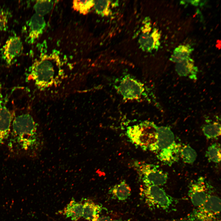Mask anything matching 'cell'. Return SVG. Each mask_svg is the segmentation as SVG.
I'll use <instances>...</instances> for the list:
<instances>
[{
	"label": "cell",
	"mask_w": 221,
	"mask_h": 221,
	"mask_svg": "<svg viewBox=\"0 0 221 221\" xmlns=\"http://www.w3.org/2000/svg\"><path fill=\"white\" fill-rule=\"evenodd\" d=\"M59 53L54 51L36 59L28 70L27 79L40 90L55 86L62 76V64Z\"/></svg>",
	"instance_id": "6da1fadb"
},
{
	"label": "cell",
	"mask_w": 221,
	"mask_h": 221,
	"mask_svg": "<svg viewBox=\"0 0 221 221\" xmlns=\"http://www.w3.org/2000/svg\"><path fill=\"white\" fill-rule=\"evenodd\" d=\"M180 146L169 127L157 126L156 141L153 152L161 162L171 166L177 162L179 158Z\"/></svg>",
	"instance_id": "7a4b0ae2"
},
{
	"label": "cell",
	"mask_w": 221,
	"mask_h": 221,
	"mask_svg": "<svg viewBox=\"0 0 221 221\" xmlns=\"http://www.w3.org/2000/svg\"><path fill=\"white\" fill-rule=\"evenodd\" d=\"M157 126L148 120L128 126L126 134L130 141L144 151L153 152L156 141Z\"/></svg>",
	"instance_id": "3957f363"
},
{
	"label": "cell",
	"mask_w": 221,
	"mask_h": 221,
	"mask_svg": "<svg viewBox=\"0 0 221 221\" xmlns=\"http://www.w3.org/2000/svg\"><path fill=\"white\" fill-rule=\"evenodd\" d=\"M220 211L221 200L212 195L186 215L173 221H215L219 219Z\"/></svg>",
	"instance_id": "277c9868"
},
{
	"label": "cell",
	"mask_w": 221,
	"mask_h": 221,
	"mask_svg": "<svg viewBox=\"0 0 221 221\" xmlns=\"http://www.w3.org/2000/svg\"><path fill=\"white\" fill-rule=\"evenodd\" d=\"M145 200L149 207L167 212L174 211L177 199L168 194L159 186L145 185L143 191Z\"/></svg>",
	"instance_id": "5b68a950"
},
{
	"label": "cell",
	"mask_w": 221,
	"mask_h": 221,
	"mask_svg": "<svg viewBox=\"0 0 221 221\" xmlns=\"http://www.w3.org/2000/svg\"><path fill=\"white\" fill-rule=\"evenodd\" d=\"M13 131L18 142L29 145L34 141L37 125L33 117L28 114L15 117L12 121Z\"/></svg>",
	"instance_id": "8992f818"
},
{
	"label": "cell",
	"mask_w": 221,
	"mask_h": 221,
	"mask_svg": "<svg viewBox=\"0 0 221 221\" xmlns=\"http://www.w3.org/2000/svg\"><path fill=\"white\" fill-rule=\"evenodd\" d=\"M214 188L203 176L192 180L188 187V195L192 204L196 207L204 203L212 195Z\"/></svg>",
	"instance_id": "52a82bcc"
},
{
	"label": "cell",
	"mask_w": 221,
	"mask_h": 221,
	"mask_svg": "<svg viewBox=\"0 0 221 221\" xmlns=\"http://www.w3.org/2000/svg\"><path fill=\"white\" fill-rule=\"evenodd\" d=\"M136 169L145 185H163L166 183L168 174L157 165L146 163L135 164Z\"/></svg>",
	"instance_id": "ba28073f"
},
{
	"label": "cell",
	"mask_w": 221,
	"mask_h": 221,
	"mask_svg": "<svg viewBox=\"0 0 221 221\" xmlns=\"http://www.w3.org/2000/svg\"><path fill=\"white\" fill-rule=\"evenodd\" d=\"M116 88L123 99L130 100L140 98L145 91L142 83L128 75L120 79Z\"/></svg>",
	"instance_id": "9c48e42d"
},
{
	"label": "cell",
	"mask_w": 221,
	"mask_h": 221,
	"mask_svg": "<svg viewBox=\"0 0 221 221\" xmlns=\"http://www.w3.org/2000/svg\"><path fill=\"white\" fill-rule=\"evenodd\" d=\"M23 49L22 42L16 35L9 37L2 49L3 59L8 64H10L21 54Z\"/></svg>",
	"instance_id": "30bf717a"
},
{
	"label": "cell",
	"mask_w": 221,
	"mask_h": 221,
	"mask_svg": "<svg viewBox=\"0 0 221 221\" xmlns=\"http://www.w3.org/2000/svg\"><path fill=\"white\" fill-rule=\"evenodd\" d=\"M151 30L141 29L138 42L140 48L144 51L150 52L154 50H157L160 45L161 32L156 28H154L150 33Z\"/></svg>",
	"instance_id": "8fae6325"
},
{
	"label": "cell",
	"mask_w": 221,
	"mask_h": 221,
	"mask_svg": "<svg viewBox=\"0 0 221 221\" xmlns=\"http://www.w3.org/2000/svg\"><path fill=\"white\" fill-rule=\"evenodd\" d=\"M43 16L36 13L30 18L28 22V31L26 41L28 44L35 43L43 34L46 26Z\"/></svg>",
	"instance_id": "7c38bea8"
},
{
	"label": "cell",
	"mask_w": 221,
	"mask_h": 221,
	"mask_svg": "<svg viewBox=\"0 0 221 221\" xmlns=\"http://www.w3.org/2000/svg\"><path fill=\"white\" fill-rule=\"evenodd\" d=\"M13 115L5 105H0V144L8 137L13 120Z\"/></svg>",
	"instance_id": "4fadbf2b"
},
{
	"label": "cell",
	"mask_w": 221,
	"mask_h": 221,
	"mask_svg": "<svg viewBox=\"0 0 221 221\" xmlns=\"http://www.w3.org/2000/svg\"><path fill=\"white\" fill-rule=\"evenodd\" d=\"M175 70L180 76H188L189 78L193 79H196L198 69L197 67L195 65L193 60L190 57L177 63Z\"/></svg>",
	"instance_id": "5bb4252c"
},
{
	"label": "cell",
	"mask_w": 221,
	"mask_h": 221,
	"mask_svg": "<svg viewBox=\"0 0 221 221\" xmlns=\"http://www.w3.org/2000/svg\"><path fill=\"white\" fill-rule=\"evenodd\" d=\"M109 193L113 198L120 201L127 199L130 195L131 189L124 180L114 185L109 190Z\"/></svg>",
	"instance_id": "9a60e30c"
},
{
	"label": "cell",
	"mask_w": 221,
	"mask_h": 221,
	"mask_svg": "<svg viewBox=\"0 0 221 221\" xmlns=\"http://www.w3.org/2000/svg\"><path fill=\"white\" fill-rule=\"evenodd\" d=\"M101 209L100 206L93 201H85L83 204V217L89 221H96Z\"/></svg>",
	"instance_id": "2e32d148"
},
{
	"label": "cell",
	"mask_w": 221,
	"mask_h": 221,
	"mask_svg": "<svg viewBox=\"0 0 221 221\" xmlns=\"http://www.w3.org/2000/svg\"><path fill=\"white\" fill-rule=\"evenodd\" d=\"M64 214L67 218L73 221H77L83 217V204L74 200L71 201L64 210Z\"/></svg>",
	"instance_id": "e0dca14e"
},
{
	"label": "cell",
	"mask_w": 221,
	"mask_h": 221,
	"mask_svg": "<svg viewBox=\"0 0 221 221\" xmlns=\"http://www.w3.org/2000/svg\"><path fill=\"white\" fill-rule=\"evenodd\" d=\"M193 50L189 45H180L174 49L169 60L176 64L180 63L189 57Z\"/></svg>",
	"instance_id": "ac0fdd59"
},
{
	"label": "cell",
	"mask_w": 221,
	"mask_h": 221,
	"mask_svg": "<svg viewBox=\"0 0 221 221\" xmlns=\"http://www.w3.org/2000/svg\"><path fill=\"white\" fill-rule=\"evenodd\" d=\"M202 131L208 139L216 138L221 135V125L216 122L207 123L203 126Z\"/></svg>",
	"instance_id": "d6986e66"
},
{
	"label": "cell",
	"mask_w": 221,
	"mask_h": 221,
	"mask_svg": "<svg viewBox=\"0 0 221 221\" xmlns=\"http://www.w3.org/2000/svg\"><path fill=\"white\" fill-rule=\"evenodd\" d=\"M197 154L196 151L189 145L180 146V157L185 163L191 164L196 160Z\"/></svg>",
	"instance_id": "ffe728a7"
},
{
	"label": "cell",
	"mask_w": 221,
	"mask_h": 221,
	"mask_svg": "<svg viewBox=\"0 0 221 221\" xmlns=\"http://www.w3.org/2000/svg\"><path fill=\"white\" fill-rule=\"evenodd\" d=\"M54 4V2L53 1H37L33 6L35 13L44 17L50 12Z\"/></svg>",
	"instance_id": "44dd1931"
},
{
	"label": "cell",
	"mask_w": 221,
	"mask_h": 221,
	"mask_svg": "<svg viewBox=\"0 0 221 221\" xmlns=\"http://www.w3.org/2000/svg\"><path fill=\"white\" fill-rule=\"evenodd\" d=\"M206 155L209 161L215 163L220 162L221 157L220 144L215 143L210 145L207 149Z\"/></svg>",
	"instance_id": "7402d4cb"
},
{
	"label": "cell",
	"mask_w": 221,
	"mask_h": 221,
	"mask_svg": "<svg viewBox=\"0 0 221 221\" xmlns=\"http://www.w3.org/2000/svg\"><path fill=\"white\" fill-rule=\"evenodd\" d=\"M110 1L94 0V7L96 13L102 17L107 16L110 14Z\"/></svg>",
	"instance_id": "603a6c76"
},
{
	"label": "cell",
	"mask_w": 221,
	"mask_h": 221,
	"mask_svg": "<svg viewBox=\"0 0 221 221\" xmlns=\"http://www.w3.org/2000/svg\"><path fill=\"white\" fill-rule=\"evenodd\" d=\"M72 4L74 10L79 12L80 14L86 15L94 6V0H74Z\"/></svg>",
	"instance_id": "cb8c5ba5"
},
{
	"label": "cell",
	"mask_w": 221,
	"mask_h": 221,
	"mask_svg": "<svg viewBox=\"0 0 221 221\" xmlns=\"http://www.w3.org/2000/svg\"><path fill=\"white\" fill-rule=\"evenodd\" d=\"M8 21L7 14L4 10L0 7V31H6L7 29Z\"/></svg>",
	"instance_id": "d4e9b609"
},
{
	"label": "cell",
	"mask_w": 221,
	"mask_h": 221,
	"mask_svg": "<svg viewBox=\"0 0 221 221\" xmlns=\"http://www.w3.org/2000/svg\"><path fill=\"white\" fill-rule=\"evenodd\" d=\"M205 1L200 0H183L180 1V4L182 5H186L187 4L190 3L192 5L197 6L199 5L201 6L204 5Z\"/></svg>",
	"instance_id": "484cf974"
},
{
	"label": "cell",
	"mask_w": 221,
	"mask_h": 221,
	"mask_svg": "<svg viewBox=\"0 0 221 221\" xmlns=\"http://www.w3.org/2000/svg\"><path fill=\"white\" fill-rule=\"evenodd\" d=\"M96 221H113L109 216H99Z\"/></svg>",
	"instance_id": "4316f807"
},
{
	"label": "cell",
	"mask_w": 221,
	"mask_h": 221,
	"mask_svg": "<svg viewBox=\"0 0 221 221\" xmlns=\"http://www.w3.org/2000/svg\"><path fill=\"white\" fill-rule=\"evenodd\" d=\"M113 221H125V220H122V219H115V220H113Z\"/></svg>",
	"instance_id": "83f0119b"
},
{
	"label": "cell",
	"mask_w": 221,
	"mask_h": 221,
	"mask_svg": "<svg viewBox=\"0 0 221 221\" xmlns=\"http://www.w3.org/2000/svg\"><path fill=\"white\" fill-rule=\"evenodd\" d=\"M215 221H220V219H218Z\"/></svg>",
	"instance_id": "f1b7e54d"
}]
</instances>
